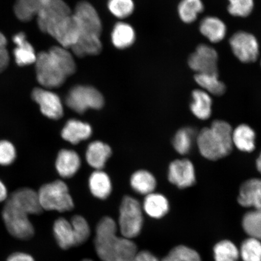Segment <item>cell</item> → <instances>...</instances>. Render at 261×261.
I'll use <instances>...</instances> for the list:
<instances>
[{"label":"cell","instance_id":"obj_1","mask_svg":"<svg viewBox=\"0 0 261 261\" xmlns=\"http://www.w3.org/2000/svg\"><path fill=\"white\" fill-rule=\"evenodd\" d=\"M35 64L37 81L45 89L61 87L76 69L72 55L62 46L40 52Z\"/></svg>","mask_w":261,"mask_h":261},{"label":"cell","instance_id":"obj_2","mask_svg":"<svg viewBox=\"0 0 261 261\" xmlns=\"http://www.w3.org/2000/svg\"><path fill=\"white\" fill-rule=\"evenodd\" d=\"M115 221L104 217L97 224L94 247L102 261H132L138 252V247L133 241L116 234Z\"/></svg>","mask_w":261,"mask_h":261},{"label":"cell","instance_id":"obj_3","mask_svg":"<svg viewBox=\"0 0 261 261\" xmlns=\"http://www.w3.org/2000/svg\"><path fill=\"white\" fill-rule=\"evenodd\" d=\"M73 15L79 29L76 43L71 48L74 54L80 58L99 54L102 48L100 40L102 25L96 9L90 3L81 2Z\"/></svg>","mask_w":261,"mask_h":261},{"label":"cell","instance_id":"obj_4","mask_svg":"<svg viewBox=\"0 0 261 261\" xmlns=\"http://www.w3.org/2000/svg\"><path fill=\"white\" fill-rule=\"evenodd\" d=\"M15 14L22 22L37 17L39 28L45 34L56 22L71 14V10L63 0H16Z\"/></svg>","mask_w":261,"mask_h":261},{"label":"cell","instance_id":"obj_5","mask_svg":"<svg viewBox=\"0 0 261 261\" xmlns=\"http://www.w3.org/2000/svg\"><path fill=\"white\" fill-rule=\"evenodd\" d=\"M233 130L227 122L215 120L210 127L198 133L197 143L199 151L204 158L217 161L225 158L232 151Z\"/></svg>","mask_w":261,"mask_h":261},{"label":"cell","instance_id":"obj_6","mask_svg":"<svg viewBox=\"0 0 261 261\" xmlns=\"http://www.w3.org/2000/svg\"><path fill=\"white\" fill-rule=\"evenodd\" d=\"M38 194L42 210L65 212L73 208L72 198L63 181L57 180L45 184Z\"/></svg>","mask_w":261,"mask_h":261},{"label":"cell","instance_id":"obj_7","mask_svg":"<svg viewBox=\"0 0 261 261\" xmlns=\"http://www.w3.org/2000/svg\"><path fill=\"white\" fill-rule=\"evenodd\" d=\"M2 218L8 232L21 240H29L34 236V227L29 220V215L23 208L8 199L2 211Z\"/></svg>","mask_w":261,"mask_h":261},{"label":"cell","instance_id":"obj_8","mask_svg":"<svg viewBox=\"0 0 261 261\" xmlns=\"http://www.w3.org/2000/svg\"><path fill=\"white\" fill-rule=\"evenodd\" d=\"M141 205L129 196L124 197L120 207L119 225L123 237L132 240L139 236L143 227Z\"/></svg>","mask_w":261,"mask_h":261},{"label":"cell","instance_id":"obj_9","mask_svg":"<svg viewBox=\"0 0 261 261\" xmlns=\"http://www.w3.org/2000/svg\"><path fill=\"white\" fill-rule=\"evenodd\" d=\"M65 103L75 112L83 114L88 109H100L104 99L102 94L94 87L77 86L69 91Z\"/></svg>","mask_w":261,"mask_h":261},{"label":"cell","instance_id":"obj_10","mask_svg":"<svg viewBox=\"0 0 261 261\" xmlns=\"http://www.w3.org/2000/svg\"><path fill=\"white\" fill-rule=\"evenodd\" d=\"M229 44L233 55L241 63H253L259 55L258 41L250 33L238 31L231 36Z\"/></svg>","mask_w":261,"mask_h":261},{"label":"cell","instance_id":"obj_11","mask_svg":"<svg viewBox=\"0 0 261 261\" xmlns=\"http://www.w3.org/2000/svg\"><path fill=\"white\" fill-rule=\"evenodd\" d=\"M218 54L210 45L200 44L188 58V64L196 74H218Z\"/></svg>","mask_w":261,"mask_h":261},{"label":"cell","instance_id":"obj_12","mask_svg":"<svg viewBox=\"0 0 261 261\" xmlns=\"http://www.w3.org/2000/svg\"><path fill=\"white\" fill-rule=\"evenodd\" d=\"M47 34L56 40L61 46L71 48L79 37V29L72 14L64 16L49 30Z\"/></svg>","mask_w":261,"mask_h":261},{"label":"cell","instance_id":"obj_13","mask_svg":"<svg viewBox=\"0 0 261 261\" xmlns=\"http://www.w3.org/2000/svg\"><path fill=\"white\" fill-rule=\"evenodd\" d=\"M32 97L40 106L41 112L45 117L57 120L63 116V104L57 94L47 89L35 88L32 91Z\"/></svg>","mask_w":261,"mask_h":261},{"label":"cell","instance_id":"obj_14","mask_svg":"<svg viewBox=\"0 0 261 261\" xmlns=\"http://www.w3.org/2000/svg\"><path fill=\"white\" fill-rule=\"evenodd\" d=\"M168 179L178 188L191 187L194 185L196 179L193 164L188 159L176 160L169 166Z\"/></svg>","mask_w":261,"mask_h":261},{"label":"cell","instance_id":"obj_15","mask_svg":"<svg viewBox=\"0 0 261 261\" xmlns=\"http://www.w3.org/2000/svg\"><path fill=\"white\" fill-rule=\"evenodd\" d=\"M8 200L23 208L29 215H39L42 211L38 192L31 188L17 189L10 195Z\"/></svg>","mask_w":261,"mask_h":261},{"label":"cell","instance_id":"obj_16","mask_svg":"<svg viewBox=\"0 0 261 261\" xmlns=\"http://www.w3.org/2000/svg\"><path fill=\"white\" fill-rule=\"evenodd\" d=\"M238 201L243 207L261 210V179L245 181L240 188Z\"/></svg>","mask_w":261,"mask_h":261},{"label":"cell","instance_id":"obj_17","mask_svg":"<svg viewBox=\"0 0 261 261\" xmlns=\"http://www.w3.org/2000/svg\"><path fill=\"white\" fill-rule=\"evenodd\" d=\"M199 30L212 43L223 41L227 34L226 24L216 16H208L202 19Z\"/></svg>","mask_w":261,"mask_h":261},{"label":"cell","instance_id":"obj_18","mask_svg":"<svg viewBox=\"0 0 261 261\" xmlns=\"http://www.w3.org/2000/svg\"><path fill=\"white\" fill-rule=\"evenodd\" d=\"M55 166L62 177L70 178L79 170L81 159L79 155L72 150L62 149L58 153Z\"/></svg>","mask_w":261,"mask_h":261},{"label":"cell","instance_id":"obj_19","mask_svg":"<svg viewBox=\"0 0 261 261\" xmlns=\"http://www.w3.org/2000/svg\"><path fill=\"white\" fill-rule=\"evenodd\" d=\"M13 41L16 45L14 55L18 66H26L35 63L37 55L30 42L27 41L24 33L19 32L16 34L13 37Z\"/></svg>","mask_w":261,"mask_h":261},{"label":"cell","instance_id":"obj_20","mask_svg":"<svg viewBox=\"0 0 261 261\" xmlns=\"http://www.w3.org/2000/svg\"><path fill=\"white\" fill-rule=\"evenodd\" d=\"M92 129L89 124L76 119H71L65 124L61 136L66 141L76 145L90 138Z\"/></svg>","mask_w":261,"mask_h":261},{"label":"cell","instance_id":"obj_21","mask_svg":"<svg viewBox=\"0 0 261 261\" xmlns=\"http://www.w3.org/2000/svg\"><path fill=\"white\" fill-rule=\"evenodd\" d=\"M212 99L210 94L203 90L196 89L192 92L190 109L195 117L206 120L211 116Z\"/></svg>","mask_w":261,"mask_h":261},{"label":"cell","instance_id":"obj_22","mask_svg":"<svg viewBox=\"0 0 261 261\" xmlns=\"http://www.w3.org/2000/svg\"><path fill=\"white\" fill-rule=\"evenodd\" d=\"M112 155L110 147L102 142L91 143L86 152V160L91 167L100 170Z\"/></svg>","mask_w":261,"mask_h":261},{"label":"cell","instance_id":"obj_23","mask_svg":"<svg viewBox=\"0 0 261 261\" xmlns=\"http://www.w3.org/2000/svg\"><path fill=\"white\" fill-rule=\"evenodd\" d=\"M54 233L57 242L62 249L67 250L76 246L72 226L70 222L63 218L55 221Z\"/></svg>","mask_w":261,"mask_h":261},{"label":"cell","instance_id":"obj_24","mask_svg":"<svg viewBox=\"0 0 261 261\" xmlns=\"http://www.w3.org/2000/svg\"><path fill=\"white\" fill-rule=\"evenodd\" d=\"M256 135L250 126L242 124L233 130V145L240 151L251 152L255 148Z\"/></svg>","mask_w":261,"mask_h":261},{"label":"cell","instance_id":"obj_25","mask_svg":"<svg viewBox=\"0 0 261 261\" xmlns=\"http://www.w3.org/2000/svg\"><path fill=\"white\" fill-rule=\"evenodd\" d=\"M89 188L94 197L104 200L109 197L112 191V182L106 172L97 170L91 174Z\"/></svg>","mask_w":261,"mask_h":261},{"label":"cell","instance_id":"obj_26","mask_svg":"<svg viewBox=\"0 0 261 261\" xmlns=\"http://www.w3.org/2000/svg\"><path fill=\"white\" fill-rule=\"evenodd\" d=\"M143 208L149 217L161 218L169 211V202L165 196L151 193L146 195L143 202Z\"/></svg>","mask_w":261,"mask_h":261},{"label":"cell","instance_id":"obj_27","mask_svg":"<svg viewBox=\"0 0 261 261\" xmlns=\"http://www.w3.org/2000/svg\"><path fill=\"white\" fill-rule=\"evenodd\" d=\"M194 80L208 94L221 96L226 93V86L219 80L218 74H195Z\"/></svg>","mask_w":261,"mask_h":261},{"label":"cell","instance_id":"obj_28","mask_svg":"<svg viewBox=\"0 0 261 261\" xmlns=\"http://www.w3.org/2000/svg\"><path fill=\"white\" fill-rule=\"evenodd\" d=\"M112 42L119 49L130 46L135 41V32L130 25L119 22L114 26L112 35Z\"/></svg>","mask_w":261,"mask_h":261},{"label":"cell","instance_id":"obj_29","mask_svg":"<svg viewBox=\"0 0 261 261\" xmlns=\"http://www.w3.org/2000/svg\"><path fill=\"white\" fill-rule=\"evenodd\" d=\"M130 185L137 193L147 195L153 193L156 187V180L151 173L138 171L130 178Z\"/></svg>","mask_w":261,"mask_h":261},{"label":"cell","instance_id":"obj_30","mask_svg":"<svg viewBox=\"0 0 261 261\" xmlns=\"http://www.w3.org/2000/svg\"><path fill=\"white\" fill-rule=\"evenodd\" d=\"M201 0H181L178 5V13L181 20L191 24L197 20L198 15L204 11Z\"/></svg>","mask_w":261,"mask_h":261},{"label":"cell","instance_id":"obj_31","mask_svg":"<svg viewBox=\"0 0 261 261\" xmlns=\"http://www.w3.org/2000/svg\"><path fill=\"white\" fill-rule=\"evenodd\" d=\"M243 227L248 236L261 241V210H254L245 214Z\"/></svg>","mask_w":261,"mask_h":261},{"label":"cell","instance_id":"obj_32","mask_svg":"<svg viewBox=\"0 0 261 261\" xmlns=\"http://www.w3.org/2000/svg\"><path fill=\"white\" fill-rule=\"evenodd\" d=\"M214 256L215 261H238L240 251L232 242L224 240L214 246Z\"/></svg>","mask_w":261,"mask_h":261},{"label":"cell","instance_id":"obj_33","mask_svg":"<svg viewBox=\"0 0 261 261\" xmlns=\"http://www.w3.org/2000/svg\"><path fill=\"white\" fill-rule=\"evenodd\" d=\"M195 139L194 130L190 128H184L175 134L173 145L179 154L185 155L190 152Z\"/></svg>","mask_w":261,"mask_h":261},{"label":"cell","instance_id":"obj_34","mask_svg":"<svg viewBox=\"0 0 261 261\" xmlns=\"http://www.w3.org/2000/svg\"><path fill=\"white\" fill-rule=\"evenodd\" d=\"M240 255L243 261H261V241L247 238L241 244Z\"/></svg>","mask_w":261,"mask_h":261},{"label":"cell","instance_id":"obj_35","mask_svg":"<svg viewBox=\"0 0 261 261\" xmlns=\"http://www.w3.org/2000/svg\"><path fill=\"white\" fill-rule=\"evenodd\" d=\"M161 261H202L200 254L185 246L173 248Z\"/></svg>","mask_w":261,"mask_h":261},{"label":"cell","instance_id":"obj_36","mask_svg":"<svg viewBox=\"0 0 261 261\" xmlns=\"http://www.w3.org/2000/svg\"><path fill=\"white\" fill-rule=\"evenodd\" d=\"M70 223L73 227L76 246L86 243L90 234V226L86 219L76 215L72 218Z\"/></svg>","mask_w":261,"mask_h":261},{"label":"cell","instance_id":"obj_37","mask_svg":"<svg viewBox=\"0 0 261 261\" xmlns=\"http://www.w3.org/2000/svg\"><path fill=\"white\" fill-rule=\"evenodd\" d=\"M227 11L231 15L247 17L252 12L254 0H228Z\"/></svg>","mask_w":261,"mask_h":261},{"label":"cell","instance_id":"obj_38","mask_svg":"<svg viewBox=\"0 0 261 261\" xmlns=\"http://www.w3.org/2000/svg\"><path fill=\"white\" fill-rule=\"evenodd\" d=\"M108 6L110 12L119 18L128 17L135 9L133 0H109Z\"/></svg>","mask_w":261,"mask_h":261},{"label":"cell","instance_id":"obj_39","mask_svg":"<svg viewBox=\"0 0 261 261\" xmlns=\"http://www.w3.org/2000/svg\"><path fill=\"white\" fill-rule=\"evenodd\" d=\"M17 152L15 146L7 140H0V165L7 166L15 161Z\"/></svg>","mask_w":261,"mask_h":261},{"label":"cell","instance_id":"obj_40","mask_svg":"<svg viewBox=\"0 0 261 261\" xmlns=\"http://www.w3.org/2000/svg\"><path fill=\"white\" fill-rule=\"evenodd\" d=\"M7 39L0 32V73L6 69L9 63V55L7 49Z\"/></svg>","mask_w":261,"mask_h":261},{"label":"cell","instance_id":"obj_41","mask_svg":"<svg viewBox=\"0 0 261 261\" xmlns=\"http://www.w3.org/2000/svg\"><path fill=\"white\" fill-rule=\"evenodd\" d=\"M132 261H160L158 257L154 254L148 252V251L143 250L141 252H137L135 256H134Z\"/></svg>","mask_w":261,"mask_h":261},{"label":"cell","instance_id":"obj_42","mask_svg":"<svg viewBox=\"0 0 261 261\" xmlns=\"http://www.w3.org/2000/svg\"><path fill=\"white\" fill-rule=\"evenodd\" d=\"M6 261H35L30 254L22 252H16L10 255Z\"/></svg>","mask_w":261,"mask_h":261},{"label":"cell","instance_id":"obj_43","mask_svg":"<svg viewBox=\"0 0 261 261\" xmlns=\"http://www.w3.org/2000/svg\"><path fill=\"white\" fill-rule=\"evenodd\" d=\"M9 198L8 188L1 179H0V203L7 201Z\"/></svg>","mask_w":261,"mask_h":261},{"label":"cell","instance_id":"obj_44","mask_svg":"<svg viewBox=\"0 0 261 261\" xmlns=\"http://www.w3.org/2000/svg\"><path fill=\"white\" fill-rule=\"evenodd\" d=\"M256 168L257 171H258L261 174V152L256 161Z\"/></svg>","mask_w":261,"mask_h":261},{"label":"cell","instance_id":"obj_45","mask_svg":"<svg viewBox=\"0 0 261 261\" xmlns=\"http://www.w3.org/2000/svg\"><path fill=\"white\" fill-rule=\"evenodd\" d=\"M82 261H93L92 260H91V259H84Z\"/></svg>","mask_w":261,"mask_h":261},{"label":"cell","instance_id":"obj_46","mask_svg":"<svg viewBox=\"0 0 261 261\" xmlns=\"http://www.w3.org/2000/svg\"><path fill=\"white\" fill-rule=\"evenodd\" d=\"M260 66H261V61H260Z\"/></svg>","mask_w":261,"mask_h":261}]
</instances>
